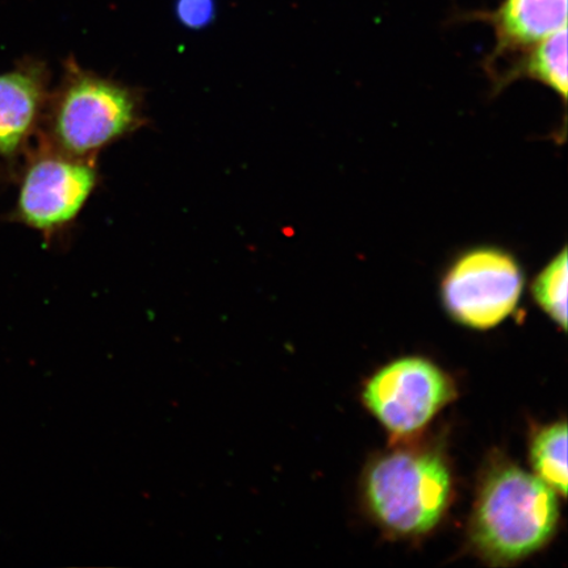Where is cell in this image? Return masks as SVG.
<instances>
[{
    "label": "cell",
    "mask_w": 568,
    "mask_h": 568,
    "mask_svg": "<svg viewBox=\"0 0 568 568\" xmlns=\"http://www.w3.org/2000/svg\"><path fill=\"white\" fill-rule=\"evenodd\" d=\"M524 273L514 254L496 246L474 247L460 254L442 282L444 308L453 320L473 329H491L520 303Z\"/></svg>",
    "instance_id": "cell-4"
},
{
    "label": "cell",
    "mask_w": 568,
    "mask_h": 568,
    "mask_svg": "<svg viewBox=\"0 0 568 568\" xmlns=\"http://www.w3.org/2000/svg\"><path fill=\"white\" fill-rule=\"evenodd\" d=\"M480 17L494 27V60L508 53L527 52L566 28L567 0H503L494 12Z\"/></svg>",
    "instance_id": "cell-8"
},
{
    "label": "cell",
    "mask_w": 568,
    "mask_h": 568,
    "mask_svg": "<svg viewBox=\"0 0 568 568\" xmlns=\"http://www.w3.org/2000/svg\"><path fill=\"white\" fill-rule=\"evenodd\" d=\"M368 515L387 535L417 538L444 520L454 495L449 462L432 446H399L368 464L362 478Z\"/></svg>",
    "instance_id": "cell-2"
},
{
    "label": "cell",
    "mask_w": 568,
    "mask_h": 568,
    "mask_svg": "<svg viewBox=\"0 0 568 568\" xmlns=\"http://www.w3.org/2000/svg\"><path fill=\"white\" fill-rule=\"evenodd\" d=\"M530 464L535 475L558 495L566 497L567 424L554 423L539 429L530 444Z\"/></svg>",
    "instance_id": "cell-10"
},
{
    "label": "cell",
    "mask_w": 568,
    "mask_h": 568,
    "mask_svg": "<svg viewBox=\"0 0 568 568\" xmlns=\"http://www.w3.org/2000/svg\"><path fill=\"white\" fill-rule=\"evenodd\" d=\"M144 123L136 89L67 62L53 98V146L77 159L94 160L102 149Z\"/></svg>",
    "instance_id": "cell-3"
},
{
    "label": "cell",
    "mask_w": 568,
    "mask_h": 568,
    "mask_svg": "<svg viewBox=\"0 0 568 568\" xmlns=\"http://www.w3.org/2000/svg\"><path fill=\"white\" fill-rule=\"evenodd\" d=\"M95 160L73 158L45 144L26 169L16 219L44 236L73 224L98 186Z\"/></svg>",
    "instance_id": "cell-5"
},
{
    "label": "cell",
    "mask_w": 568,
    "mask_h": 568,
    "mask_svg": "<svg viewBox=\"0 0 568 568\" xmlns=\"http://www.w3.org/2000/svg\"><path fill=\"white\" fill-rule=\"evenodd\" d=\"M567 248L556 255L536 276L531 295L546 315L567 328Z\"/></svg>",
    "instance_id": "cell-11"
},
{
    "label": "cell",
    "mask_w": 568,
    "mask_h": 568,
    "mask_svg": "<svg viewBox=\"0 0 568 568\" xmlns=\"http://www.w3.org/2000/svg\"><path fill=\"white\" fill-rule=\"evenodd\" d=\"M48 101V73L39 62L0 74V155L24 146Z\"/></svg>",
    "instance_id": "cell-7"
},
{
    "label": "cell",
    "mask_w": 568,
    "mask_h": 568,
    "mask_svg": "<svg viewBox=\"0 0 568 568\" xmlns=\"http://www.w3.org/2000/svg\"><path fill=\"white\" fill-rule=\"evenodd\" d=\"M509 81L528 77L549 87L566 101L567 80V27L552 33L527 51V57L509 71Z\"/></svg>",
    "instance_id": "cell-9"
},
{
    "label": "cell",
    "mask_w": 568,
    "mask_h": 568,
    "mask_svg": "<svg viewBox=\"0 0 568 568\" xmlns=\"http://www.w3.org/2000/svg\"><path fill=\"white\" fill-rule=\"evenodd\" d=\"M216 0H175V17L191 31H201L216 18Z\"/></svg>",
    "instance_id": "cell-12"
},
{
    "label": "cell",
    "mask_w": 568,
    "mask_h": 568,
    "mask_svg": "<svg viewBox=\"0 0 568 568\" xmlns=\"http://www.w3.org/2000/svg\"><path fill=\"white\" fill-rule=\"evenodd\" d=\"M454 397L450 376L422 357L390 362L368 379L362 393L368 412L397 438L423 430Z\"/></svg>",
    "instance_id": "cell-6"
},
{
    "label": "cell",
    "mask_w": 568,
    "mask_h": 568,
    "mask_svg": "<svg viewBox=\"0 0 568 568\" xmlns=\"http://www.w3.org/2000/svg\"><path fill=\"white\" fill-rule=\"evenodd\" d=\"M558 494L537 475L500 462L483 475L475 499L468 541L494 566H510L532 556L556 536Z\"/></svg>",
    "instance_id": "cell-1"
}]
</instances>
